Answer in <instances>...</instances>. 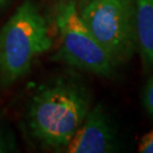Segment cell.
Listing matches in <instances>:
<instances>
[{"label": "cell", "instance_id": "obj_1", "mask_svg": "<svg viewBox=\"0 0 153 153\" xmlns=\"http://www.w3.org/2000/svg\"><path fill=\"white\" fill-rule=\"evenodd\" d=\"M90 110V94L74 82L55 83L33 97L28 109V127L43 145L66 149Z\"/></svg>", "mask_w": 153, "mask_h": 153}, {"label": "cell", "instance_id": "obj_2", "mask_svg": "<svg viewBox=\"0 0 153 153\" xmlns=\"http://www.w3.org/2000/svg\"><path fill=\"white\" fill-rule=\"evenodd\" d=\"M52 41L44 16L33 0H25L0 31V78L11 84L24 76Z\"/></svg>", "mask_w": 153, "mask_h": 153}, {"label": "cell", "instance_id": "obj_3", "mask_svg": "<svg viewBox=\"0 0 153 153\" xmlns=\"http://www.w3.org/2000/svg\"><path fill=\"white\" fill-rule=\"evenodd\" d=\"M134 0H88L79 13L85 26L116 64L136 48Z\"/></svg>", "mask_w": 153, "mask_h": 153}, {"label": "cell", "instance_id": "obj_4", "mask_svg": "<svg viewBox=\"0 0 153 153\" xmlns=\"http://www.w3.org/2000/svg\"><path fill=\"white\" fill-rule=\"evenodd\" d=\"M56 24L60 40L57 58L99 76L114 75L117 64L85 26L74 0L59 5Z\"/></svg>", "mask_w": 153, "mask_h": 153}, {"label": "cell", "instance_id": "obj_5", "mask_svg": "<svg viewBox=\"0 0 153 153\" xmlns=\"http://www.w3.org/2000/svg\"><path fill=\"white\" fill-rule=\"evenodd\" d=\"M116 134L102 104L88 110L82 125L65 151L69 153H107L115 150Z\"/></svg>", "mask_w": 153, "mask_h": 153}, {"label": "cell", "instance_id": "obj_6", "mask_svg": "<svg viewBox=\"0 0 153 153\" xmlns=\"http://www.w3.org/2000/svg\"><path fill=\"white\" fill-rule=\"evenodd\" d=\"M135 43L143 62L153 66V0H134Z\"/></svg>", "mask_w": 153, "mask_h": 153}, {"label": "cell", "instance_id": "obj_7", "mask_svg": "<svg viewBox=\"0 0 153 153\" xmlns=\"http://www.w3.org/2000/svg\"><path fill=\"white\" fill-rule=\"evenodd\" d=\"M143 104L149 115L153 117V75L148 81L143 91Z\"/></svg>", "mask_w": 153, "mask_h": 153}, {"label": "cell", "instance_id": "obj_8", "mask_svg": "<svg viewBox=\"0 0 153 153\" xmlns=\"http://www.w3.org/2000/svg\"><path fill=\"white\" fill-rule=\"evenodd\" d=\"M138 152L153 153V129L141 137L138 142Z\"/></svg>", "mask_w": 153, "mask_h": 153}, {"label": "cell", "instance_id": "obj_9", "mask_svg": "<svg viewBox=\"0 0 153 153\" xmlns=\"http://www.w3.org/2000/svg\"><path fill=\"white\" fill-rule=\"evenodd\" d=\"M9 149H10V144L8 143V140L5 136L4 131L0 129V153L7 152Z\"/></svg>", "mask_w": 153, "mask_h": 153}, {"label": "cell", "instance_id": "obj_10", "mask_svg": "<svg viewBox=\"0 0 153 153\" xmlns=\"http://www.w3.org/2000/svg\"><path fill=\"white\" fill-rule=\"evenodd\" d=\"M7 1H8V0H0V7H2Z\"/></svg>", "mask_w": 153, "mask_h": 153}]
</instances>
